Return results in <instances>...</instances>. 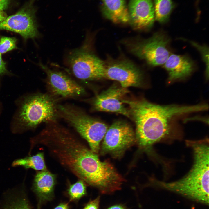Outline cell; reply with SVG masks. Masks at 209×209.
<instances>
[{
	"instance_id": "cell-4",
	"label": "cell",
	"mask_w": 209,
	"mask_h": 209,
	"mask_svg": "<svg viewBox=\"0 0 209 209\" xmlns=\"http://www.w3.org/2000/svg\"><path fill=\"white\" fill-rule=\"evenodd\" d=\"M57 110L59 118L63 119L85 140L93 152L98 153L100 143L108 128L107 126L72 105L58 104Z\"/></svg>"
},
{
	"instance_id": "cell-9",
	"label": "cell",
	"mask_w": 209,
	"mask_h": 209,
	"mask_svg": "<svg viewBox=\"0 0 209 209\" xmlns=\"http://www.w3.org/2000/svg\"><path fill=\"white\" fill-rule=\"evenodd\" d=\"M105 78L117 81L121 87L127 88L141 86L143 76L141 70L134 63L121 59L105 62Z\"/></svg>"
},
{
	"instance_id": "cell-5",
	"label": "cell",
	"mask_w": 209,
	"mask_h": 209,
	"mask_svg": "<svg viewBox=\"0 0 209 209\" xmlns=\"http://www.w3.org/2000/svg\"><path fill=\"white\" fill-rule=\"evenodd\" d=\"M103 139L101 154H109L118 159L136 143L135 133L131 126L119 120L114 122L108 128Z\"/></svg>"
},
{
	"instance_id": "cell-19",
	"label": "cell",
	"mask_w": 209,
	"mask_h": 209,
	"mask_svg": "<svg viewBox=\"0 0 209 209\" xmlns=\"http://www.w3.org/2000/svg\"><path fill=\"white\" fill-rule=\"evenodd\" d=\"M17 39L14 37H2L0 39V53H5L17 48Z\"/></svg>"
},
{
	"instance_id": "cell-15",
	"label": "cell",
	"mask_w": 209,
	"mask_h": 209,
	"mask_svg": "<svg viewBox=\"0 0 209 209\" xmlns=\"http://www.w3.org/2000/svg\"><path fill=\"white\" fill-rule=\"evenodd\" d=\"M102 11L104 16L115 23H127L129 20L125 0H101Z\"/></svg>"
},
{
	"instance_id": "cell-18",
	"label": "cell",
	"mask_w": 209,
	"mask_h": 209,
	"mask_svg": "<svg viewBox=\"0 0 209 209\" xmlns=\"http://www.w3.org/2000/svg\"><path fill=\"white\" fill-rule=\"evenodd\" d=\"M86 184L80 179L73 184H69L67 191L70 201H76L86 195Z\"/></svg>"
},
{
	"instance_id": "cell-17",
	"label": "cell",
	"mask_w": 209,
	"mask_h": 209,
	"mask_svg": "<svg viewBox=\"0 0 209 209\" xmlns=\"http://www.w3.org/2000/svg\"><path fill=\"white\" fill-rule=\"evenodd\" d=\"M155 19L161 23L169 20L174 8L172 0H154Z\"/></svg>"
},
{
	"instance_id": "cell-10",
	"label": "cell",
	"mask_w": 209,
	"mask_h": 209,
	"mask_svg": "<svg viewBox=\"0 0 209 209\" xmlns=\"http://www.w3.org/2000/svg\"><path fill=\"white\" fill-rule=\"evenodd\" d=\"M35 12L33 5L30 4L15 14L7 17L0 23V30L17 33L25 39L36 37L38 32Z\"/></svg>"
},
{
	"instance_id": "cell-23",
	"label": "cell",
	"mask_w": 209,
	"mask_h": 209,
	"mask_svg": "<svg viewBox=\"0 0 209 209\" xmlns=\"http://www.w3.org/2000/svg\"><path fill=\"white\" fill-rule=\"evenodd\" d=\"M7 73L5 63L2 59L1 54L0 53V75L4 74Z\"/></svg>"
},
{
	"instance_id": "cell-2",
	"label": "cell",
	"mask_w": 209,
	"mask_h": 209,
	"mask_svg": "<svg viewBox=\"0 0 209 209\" xmlns=\"http://www.w3.org/2000/svg\"><path fill=\"white\" fill-rule=\"evenodd\" d=\"M193 151L194 162L188 173L176 181L166 182L152 178L154 186L207 205L209 204V145L207 139L188 140Z\"/></svg>"
},
{
	"instance_id": "cell-22",
	"label": "cell",
	"mask_w": 209,
	"mask_h": 209,
	"mask_svg": "<svg viewBox=\"0 0 209 209\" xmlns=\"http://www.w3.org/2000/svg\"><path fill=\"white\" fill-rule=\"evenodd\" d=\"M100 198L98 196L94 200H90L83 209H99Z\"/></svg>"
},
{
	"instance_id": "cell-26",
	"label": "cell",
	"mask_w": 209,
	"mask_h": 209,
	"mask_svg": "<svg viewBox=\"0 0 209 209\" xmlns=\"http://www.w3.org/2000/svg\"><path fill=\"white\" fill-rule=\"evenodd\" d=\"M7 17L6 14L4 11L0 10V23L5 20Z\"/></svg>"
},
{
	"instance_id": "cell-7",
	"label": "cell",
	"mask_w": 209,
	"mask_h": 209,
	"mask_svg": "<svg viewBox=\"0 0 209 209\" xmlns=\"http://www.w3.org/2000/svg\"><path fill=\"white\" fill-rule=\"evenodd\" d=\"M169 42L167 36L159 32L148 39L129 43V47L134 55L156 66L164 64L170 55L168 48Z\"/></svg>"
},
{
	"instance_id": "cell-12",
	"label": "cell",
	"mask_w": 209,
	"mask_h": 209,
	"mask_svg": "<svg viewBox=\"0 0 209 209\" xmlns=\"http://www.w3.org/2000/svg\"><path fill=\"white\" fill-rule=\"evenodd\" d=\"M128 9L129 23L134 29L147 30L152 27L155 16L152 0H130Z\"/></svg>"
},
{
	"instance_id": "cell-6",
	"label": "cell",
	"mask_w": 209,
	"mask_h": 209,
	"mask_svg": "<svg viewBox=\"0 0 209 209\" xmlns=\"http://www.w3.org/2000/svg\"><path fill=\"white\" fill-rule=\"evenodd\" d=\"M67 62L72 73L78 79L89 81L105 78V62L86 48L72 51Z\"/></svg>"
},
{
	"instance_id": "cell-13",
	"label": "cell",
	"mask_w": 209,
	"mask_h": 209,
	"mask_svg": "<svg viewBox=\"0 0 209 209\" xmlns=\"http://www.w3.org/2000/svg\"><path fill=\"white\" fill-rule=\"evenodd\" d=\"M164 67L168 73L169 80L173 81L190 75L194 65L192 61L186 56L172 54L164 64Z\"/></svg>"
},
{
	"instance_id": "cell-25",
	"label": "cell",
	"mask_w": 209,
	"mask_h": 209,
	"mask_svg": "<svg viewBox=\"0 0 209 209\" xmlns=\"http://www.w3.org/2000/svg\"><path fill=\"white\" fill-rule=\"evenodd\" d=\"M54 209H69L68 203H62L60 204Z\"/></svg>"
},
{
	"instance_id": "cell-11",
	"label": "cell",
	"mask_w": 209,
	"mask_h": 209,
	"mask_svg": "<svg viewBox=\"0 0 209 209\" xmlns=\"http://www.w3.org/2000/svg\"><path fill=\"white\" fill-rule=\"evenodd\" d=\"M128 92L127 88L112 86L94 98L93 108L97 111L116 113L130 118L129 110L122 102L123 97Z\"/></svg>"
},
{
	"instance_id": "cell-27",
	"label": "cell",
	"mask_w": 209,
	"mask_h": 209,
	"mask_svg": "<svg viewBox=\"0 0 209 209\" xmlns=\"http://www.w3.org/2000/svg\"><path fill=\"white\" fill-rule=\"evenodd\" d=\"M108 209H127L125 207L122 205H116L113 206Z\"/></svg>"
},
{
	"instance_id": "cell-1",
	"label": "cell",
	"mask_w": 209,
	"mask_h": 209,
	"mask_svg": "<svg viewBox=\"0 0 209 209\" xmlns=\"http://www.w3.org/2000/svg\"><path fill=\"white\" fill-rule=\"evenodd\" d=\"M122 102L129 106L131 117L135 122L136 143L139 148L150 153L155 143H170L181 139L171 125L174 117L206 109L205 105H161L145 100L123 99Z\"/></svg>"
},
{
	"instance_id": "cell-14",
	"label": "cell",
	"mask_w": 209,
	"mask_h": 209,
	"mask_svg": "<svg viewBox=\"0 0 209 209\" xmlns=\"http://www.w3.org/2000/svg\"><path fill=\"white\" fill-rule=\"evenodd\" d=\"M56 179V175L47 169L37 172L33 180V189L40 203L50 200L53 197Z\"/></svg>"
},
{
	"instance_id": "cell-21",
	"label": "cell",
	"mask_w": 209,
	"mask_h": 209,
	"mask_svg": "<svg viewBox=\"0 0 209 209\" xmlns=\"http://www.w3.org/2000/svg\"><path fill=\"white\" fill-rule=\"evenodd\" d=\"M6 209H30L25 200L20 199L12 203Z\"/></svg>"
},
{
	"instance_id": "cell-16",
	"label": "cell",
	"mask_w": 209,
	"mask_h": 209,
	"mask_svg": "<svg viewBox=\"0 0 209 209\" xmlns=\"http://www.w3.org/2000/svg\"><path fill=\"white\" fill-rule=\"evenodd\" d=\"M12 166H22L25 169L32 168L37 171L47 169L44 160V154L40 152L35 155L30 156L13 161Z\"/></svg>"
},
{
	"instance_id": "cell-20",
	"label": "cell",
	"mask_w": 209,
	"mask_h": 209,
	"mask_svg": "<svg viewBox=\"0 0 209 209\" xmlns=\"http://www.w3.org/2000/svg\"><path fill=\"white\" fill-rule=\"evenodd\" d=\"M191 44L195 47L201 53L205 63L206 65V75L208 76V49L206 46H201L194 42H191Z\"/></svg>"
},
{
	"instance_id": "cell-8",
	"label": "cell",
	"mask_w": 209,
	"mask_h": 209,
	"mask_svg": "<svg viewBox=\"0 0 209 209\" xmlns=\"http://www.w3.org/2000/svg\"><path fill=\"white\" fill-rule=\"evenodd\" d=\"M39 65L47 75L48 93L59 99L79 98L86 93L84 88L65 74Z\"/></svg>"
},
{
	"instance_id": "cell-3",
	"label": "cell",
	"mask_w": 209,
	"mask_h": 209,
	"mask_svg": "<svg viewBox=\"0 0 209 209\" xmlns=\"http://www.w3.org/2000/svg\"><path fill=\"white\" fill-rule=\"evenodd\" d=\"M59 100L48 93H38L26 96L16 114L14 132L34 129L42 123L57 121Z\"/></svg>"
},
{
	"instance_id": "cell-24",
	"label": "cell",
	"mask_w": 209,
	"mask_h": 209,
	"mask_svg": "<svg viewBox=\"0 0 209 209\" xmlns=\"http://www.w3.org/2000/svg\"><path fill=\"white\" fill-rule=\"evenodd\" d=\"M10 0H0V10H3L8 7Z\"/></svg>"
}]
</instances>
